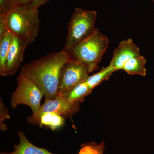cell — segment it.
Masks as SVG:
<instances>
[{
    "label": "cell",
    "instance_id": "obj_1",
    "mask_svg": "<svg viewBox=\"0 0 154 154\" xmlns=\"http://www.w3.org/2000/svg\"><path fill=\"white\" fill-rule=\"evenodd\" d=\"M68 53L62 50L52 52L24 65L22 75L34 82L41 90L45 99H55L61 69L69 60Z\"/></svg>",
    "mask_w": 154,
    "mask_h": 154
},
{
    "label": "cell",
    "instance_id": "obj_2",
    "mask_svg": "<svg viewBox=\"0 0 154 154\" xmlns=\"http://www.w3.org/2000/svg\"><path fill=\"white\" fill-rule=\"evenodd\" d=\"M5 16L8 29L14 35L28 45L35 41L40 28L38 11L16 7Z\"/></svg>",
    "mask_w": 154,
    "mask_h": 154
},
{
    "label": "cell",
    "instance_id": "obj_3",
    "mask_svg": "<svg viewBox=\"0 0 154 154\" xmlns=\"http://www.w3.org/2000/svg\"><path fill=\"white\" fill-rule=\"evenodd\" d=\"M109 45V40L97 28L92 34L68 52L69 59L88 66L90 73L99 69L98 64Z\"/></svg>",
    "mask_w": 154,
    "mask_h": 154
},
{
    "label": "cell",
    "instance_id": "obj_4",
    "mask_svg": "<svg viewBox=\"0 0 154 154\" xmlns=\"http://www.w3.org/2000/svg\"><path fill=\"white\" fill-rule=\"evenodd\" d=\"M97 12L76 8L70 20L65 45L62 51L68 53L91 36L95 28Z\"/></svg>",
    "mask_w": 154,
    "mask_h": 154
},
{
    "label": "cell",
    "instance_id": "obj_5",
    "mask_svg": "<svg viewBox=\"0 0 154 154\" xmlns=\"http://www.w3.org/2000/svg\"><path fill=\"white\" fill-rule=\"evenodd\" d=\"M17 82V89L11 96V107L15 108L21 104L26 105L31 108L33 114H36L41 107L44 94L34 82L22 75H19Z\"/></svg>",
    "mask_w": 154,
    "mask_h": 154
},
{
    "label": "cell",
    "instance_id": "obj_6",
    "mask_svg": "<svg viewBox=\"0 0 154 154\" xmlns=\"http://www.w3.org/2000/svg\"><path fill=\"white\" fill-rule=\"evenodd\" d=\"M91 73L88 66L69 59L61 69L57 96H60L80 83L85 82Z\"/></svg>",
    "mask_w": 154,
    "mask_h": 154
},
{
    "label": "cell",
    "instance_id": "obj_7",
    "mask_svg": "<svg viewBox=\"0 0 154 154\" xmlns=\"http://www.w3.org/2000/svg\"><path fill=\"white\" fill-rule=\"evenodd\" d=\"M79 108V103H70L62 96H57L54 99H45L38 113L29 116L27 121L30 124L38 125L40 116L48 112L57 113L64 117H69L77 113Z\"/></svg>",
    "mask_w": 154,
    "mask_h": 154
},
{
    "label": "cell",
    "instance_id": "obj_8",
    "mask_svg": "<svg viewBox=\"0 0 154 154\" xmlns=\"http://www.w3.org/2000/svg\"><path fill=\"white\" fill-rule=\"evenodd\" d=\"M28 45L13 34L6 60L5 76L15 74L23 60L25 50Z\"/></svg>",
    "mask_w": 154,
    "mask_h": 154
},
{
    "label": "cell",
    "instance_id": "obj_9",
    "mask_svg": "<svg viewBox=\"0 0 154 154\" xmlns=\"http://www.w3.org/2000/svg\"><path fill=\"white\" fill-rule=\"evenodd\" d=\"M140 56V49L132 39L123 40L119 44L113 52L110 65L116 71L122 69L123 65L131 59Z\"/></svg>",
    "mask_w": 154,
    "mask_h": 154
},
{
    "label": "cell",
    "instance_id": "obj_10",
    "mask_svg": "<svg viewBox=\"0 0 154 154\" xmlns=\"http://www.w3.org/2000/svg\"><path fill=\"white\" fill-rule=\"evenodd\" d=\"M18 135L19 143L14 145V151L11 152H1L0 154H56L51 152L46 149L38 147L33 145L22 131H18Z\"/></svg>",
    "mask_w": 154,
    "mask_h": 154
},
{
    "label": "cell",
    "instance_id": "obj_11",
    "mask_svg": "<svg viewBox=\"0 0 154 154\" xmlns=\"http://www.w3.org/2000/svg\"><path fill=\"white\" fill-rule=\"evenodd\" d=\"M93 90L85 82L80 83L60 96L71 103L82 102L86 96L91 94Z\"/></svg>",
    "mask_w": 154,
    "mask_h": 154
},
{
    "label": "cell",
    "instance_id": "obj_12",
    "mask_svg": "<svg viewBox=\"0 0 154 154\" xmlns=\"http://www.w3.org/2000/svg\"><path fill=\"white\" fill-rule=\"evenodd\" d=\"M146 62L145 58L140 56L131 59L123 65L122 69L130 75H140L145 76L146 74L145 64Z\"/></svg>",
    "mask_w": 154,
    "mask_h": 154
},
{
    "label": "cell",
    "instance_id": "obj_13",
    "mask_svg": "<svg viewBox=\"0 0 154 154\" xmlns=\"http://www.w3.org/2000/svg\"><path fill=\"white\" fill-rule=\"evenodd\" d=\"M65 117L62 116L52 112L43 113L40 116L38 125L40 127H45L54 131L64 124Z\"/></svg>",
    "mask_w": 154,
    "mask_h": 154
},
{
    "label": "cell",
    "instance_id": "obj_14",
    "mask_svg": "<svg viewBox=\"0 0 154 154\" xmlns=\"http://www.w3.org/2000/svg\"><path fill=\"white\" fill-rule=\"evenodd\" d=\"M116 71V69L109 64L108 66L103 68L98 72L89 76L85 82L92 90L96 86L105 80H108L114 72Z\"/></svg>",
    "mask_w": 154,
    "mask_h": 154
},
{
    "label": "cell",
    "instance_id": "obj_15",
    "mask_svg": "<svg viewBox=\"0 0 154 154\" xmlns=\"http://www.w3.org/2000/svg\"><path fill=\"white\" fill-rule=\"evenodd\" d=\"M13 37V33L8 30L0 39V75L2 76H5L6 60Z\"/></svg>",
    "mask_w": 154,
    "mask_h": 154
},
{
    "label": "cell",
    "instance_id": "obj_16",
    "mask_svg": "<svg viewBox=\"0 0 154 154\" xmlns=\"http://www.w3.org/2000/svg\"><path fill=\"white\" fill-rule=\"evenodd\" d=\"M105 150L104 143L97 144L94 142L82 145L78 154H103Z\"/></svg>",
    "mask_w": 154,
    "mask_h": 154
},
{
    "label": "cell",
    "instance_id": "obj_17",
    "mask_svg": "<svg viewBox=\"0 0 154 154\" xmlns=\"http://www.w3.org/2000/svg\"><path fill=\"white\" fill-rule=\"evenodd\" d=\"M0 109H1V119H0V126H1V130L2 131H5L8 129V127L5 124H4V121L6 119H8L10 118V114L9 111L7 107L4 105L2 100L1 99V103H0Z\"/></svg>",
    "mask_w": 154,
    "mask_h": 154
},
{
    "label": "cell",
    "instance_id": "obj_18",
    "mask_svg": "<svg viewBox=\"0 0 154 154\" xmlns=\"http://www.w3.org/2000/svg\"><path fill=\"white\" fill-rule=\"evenodd\" d=\"M15 7L11 0H0V15H6Z\"/></svg>",
    "mask_w": 154,
    "mask_h": 154
},
{
    "label": "cell",
    "instance_id": "obj_19",
    "mask_svg": "<svg viewBox=\"0 0 154 154\" xmlns=\"http://www.w3.org/2000/svg\"><path fill=\"white\" fill-rule=\"evenodd\" d=\"M8 30L5 15H0V39L3 38Z\"/></svg>",
    "mask_w": 154,
    "mask_h": 154
},
{
    "label": "cell",
    "instance_id": "obj_20",
    "mask_svg": "<svg viewBox=\"0 0 154 154\" xmlns=\"http://www.w3.org/2000/svg\"><path fill=\"white\" fill-rule=\"evenodd\" d=\"M50 0H32L31 3L27 7L33 11H38L39 7L43 5Z\"/></svg>",
    "mask_w": 154,
    "mask_h": 154
},
{
    "label": "cell",
    "instance_id": "obj_21",
    "mask_svg": "<svg viewBox=\"0 0 154 154\" xmlns=\"http://www.w3.org/2000/svg\"><path fill=\"white\" fill-rule=\"evenodd\" d=\"M15 7L21 6H28L32 0H11Z\"/></svg>",
    "mask_w": 154,
    "mask_h": 154
},
{
    "label": "cell",
    "instance_id": "obj_22",
    "mask_svg": "<svg viewBox=\"0 0 154 154\" xmlns=\"http://www.w3.org/2000/svg\"><path fill=\"white\" fill-rule=\"evenodd\" d=\"M151 1L153 2L154 3V0H151Z\"/></svg>",
    "mask_w": 154,
    "mask_h": 154
}]
</instances>
